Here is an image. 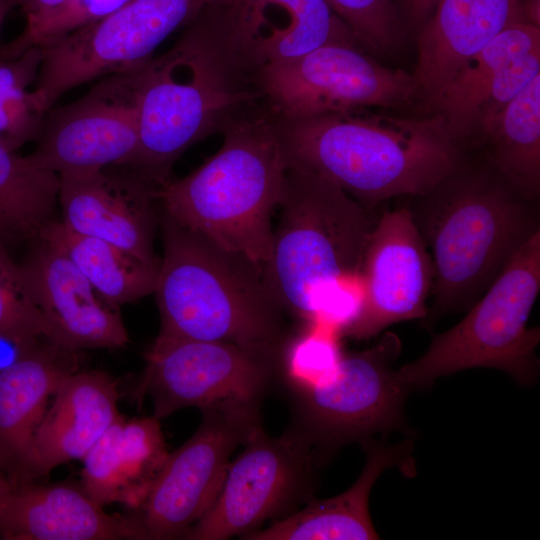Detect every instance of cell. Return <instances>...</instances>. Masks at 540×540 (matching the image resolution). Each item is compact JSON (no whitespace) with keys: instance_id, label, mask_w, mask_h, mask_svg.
<instances>
[{"instance_id":"obj_1","label":"cell","mask_w":540,"mask_h":540,"mask_svg":"<svg viewBox=\"0 0 540 540\" xmlns=\"http://www.w3.org/2000/svg\"><path fill=\"white\" fill-rule=\"evenodd\" d=\"M252 68L236 49L222 0H213L184 26L163 54L135 69L139 129L128 164L159 186L192 145L222 132L240 108L263 98Z\"/></svg>"},{"instance_id":"obj_2","label":"cell","mask_w":540,"mask_h":540,"mask_svg":"<svg viewBox=\"0 0 540 540\" xmlns=\"http://www.w3.org/2000/svg\"><path fill=\"white\" fill-rule=\"evenodd\" d=\"M265 282L283 311L339 333L364 297L362 263L379 215L332 180L286 166Z\"/></svg>"},{"instance_id":"obj_3","label":"cell","mask_w":540,"mask_h":540,"mask_svg":"<svg viewBox=\"0 0 540 540\" xmlns=\"http://www.w3.org/2000/svg\"><path fill=\"white\" fill-rule=\"evenodd\" d=\"M274 120L286 166L332 180L370 210L429 192L464 159L439 113L399 117L357 108Z\"/></svg>"},{"instance_id":"obj_4","label":"cell","mask_w":540,"mask_h":540,"mask_svg":"<svg viewBox=\"0 0 540 540\" xmlns=\"http://www.w3.org/2000/svg\"><path fill=\"white\" fill-rule=\"evenodd\" d=\"M412 219L431 249L435 316L470 309L538 230L535 200L488 160L464 162L423 195L410 196Z\"/></svg>"},{"instance_id":"obj_5","label":"cell","mask_w":540,"mask_h":540,"mask_svg":"<svg viewBox=\"0 0 540 540\" xmlns=\"http://www.w3.org/2000/svg\"><path fill=\"white\" fill-rule=\"evenodd\" d=\"M159 223L163 257L153 294L161 324L154 343L217 341L281 354L285 312L263 267L162 211Z\"/></svg>"},{"instance_id":"obj_6","label":"cell","mask_w":540,"mask_h":540,"mask_svg":"<svg viewBox=\"0 0 540 540\" xmlns=\"http://www.w3.org/2000/svg\"><path fill=\"white\" fill-rule=\"evenodd\" d=\"M221 133L214 155L158 188L160 210L263 267L286 169L274 116L241 115Z\"/></svg>"},{"instance_id":"obj_7","label":"cell","mask_w":540,"mask_h":540,"mask_svg":"<svg viewBox=\"0 0 540 540\" xmlns=\"http://www.w3.org/2000/svg\"><path fill=\"white\" fill-rule=\"evenodd\" d=\"M540 290V230L515 253L501 274L454 327L436 335L425 353L397 370L409 387L470 368L500 369L529 385L538 375L539 327L528 328Z\"/></svg>"},{"instance_id":"obj_8","label":"cell","mask_w":540,"mask_h":540,"mask_svg":"<svg viewBox=\"0 0 540 540\" xmlns=\"http://www.w3.org/2000/svg\"><path fill=\"white\" fill-rule=\"evenodd\" d=\"M399 337L387 332L372 347L342 353L324 381L292 390L293 422L324 463L348 443L371 440L377 433L406 429L403 407L410 391L393 364L400 355Z\"/></svg>"},{"instance_id":"obj_9","label":"cell","mask_w":540,"mask_h":540,"mask_svg":"<svg viewBox=\"0 0 540 540\" xmlns=\"http://www.w3.org/2000/svg\"><path fill=\"white\" fill-rule=\"evenodd\" d=\"M213 0H131L112 14L41 47L33 93L47 113L66 92L101 77L137 69L177 29Z\"/></svg>"},{"instance_id":"obj_10","label":"cell","mask_w":540,"mask_h":540,"mask_svg":"<svg viewBox=\"0 0 540 540\" xmlns=\"http://www.w3.org/2000/svg\"><path fill=\"white\" fill-rule=\"evenodd\" d=\"M243 445L229 463L213 504L183 539L243 536L314 498L317 471L323 463L301 434L288 428L280 437H271L259 425Z\"/></svg>"},{"instance_id":"obj_11","label":"cell","mask_w":540,"mask_h":540,"mask_svg":"<svg viewBox=\"0 0 540 540\" xmlns=\"http://www.w3.org/2000/svg\"><path fill=\"white\" fill-rule=\"evenodd\" d=\"M273 115L308 117L357 108L401 109L421 94L412 74L381 65L355 42H329L258 70Z\"/></svg>"},{"instance_id":"obj_12","label":"cell","mask_w":540,"mask_h":540,"mask_svg":"<svg viewBox=\"0 0 540 540\" xmlns=\"http://www.w3.org/2000/svg\"><path fill=\"white\" fill-rule=\"evenodd\" d=\"M281 354L217 341L153 343L134 397H149L159 420L188 407L261 408L279 379Z\"/></svg>"},{"instance_id":"obj_13","label":"cell","mask_w":540,"mask_h":540,"mask_svg":"<svg viewBox=\"0 0 540 540\" xmlns=\"http://www.w3.org/2000/svg\"><path fill=\"white\" fill-rule=\"evenodd\" d=\"M176 451L169 453L142 504L131 513L144 540H171L208 511L234 450L261 425L260 408H211Z\"/></svg>"},{"instance_id":"obj_14","label":"cell","mask_w":540,"mask_h":540,"mask_svg":"<svg viewBox=\"0 0 540 540\" xmlns=\"http://www.w3.org/2000/svg\"><path fill=\"white\" fill-rule=\"evenodd\" d=\"M29 159L58 175L128 164L139 142L135 69L101 77L81 98L49 109Z\"/></svg>"},{"instance_id":"obj_15","label":"cell","mask_w":540,"mask_h":540,"mask_svg":"<svg viewBox=\"0 0 540 540\" xmlns=\"http://www.w3.org/2000/svg\"><path fill=\"white\" fill-rule=\"evenodd\" d=\"M362 277L361 308L341 334L368 339L392 324L429 315L433 262L407 206L379 215L364 252Z\"/></svg>"},{"instance_id":"obj_16","label":"cell","mask_w":540,"mask_h":540,"mask_svg":"<svg viewBox=\"0 0 540 540\" xmlns=\"http://www.w3.org/2000/svg\"><path fill=\"white\" fill-rule=\"evenodd\" d=\"M159 187L122 164L59 175L61 221L75 232L108 241L159 267L153 243L160 219Z\"/></svg>"},{"instance_id":"obj_17","label":"cell","mask_w":540,"mask_h":540,"mask_svg":"<svg viewBox=\"0 0 540 540\" xmlns=\"http://www.w3.org/2000/svg\"><path fill=\"white\" fill-rule=\"evenodd\" d=\"M19 265L49 341L72 352L126 346L120 308L109 303L62 251L38 238Z\"/></svg>"},{"instance_id":"obj_18","label":"cell","mask_w":540,"mask_h":540,"mask_svg":"<svg viewBox=\"0 0 540 540\" xmlns=\"http://www.w3.org/2000/svg\"><path fill=\"white\" fill-rule=\"evenodd\" d=\"M1 540H144L135 517L105 511L81 485L10 483L0 497Z\"/></svg>"},{"instance_id":"obj_19","label":"cell","mask_w":540,"mask_h":540,"mask_svg":"<svg viewBox=\"0 0 540 540\" xmlns=\"http://www.w3.org/2000/svg\"><path fill=\"white\" fill-rule=\"evenodd\" d=\"M78 353L44 339L0 370V473L8 482L38 481L35 434L49 399L79 370Z\"/></svg>"},{"instance_id":"obj_20","label":"cell","mask_w":540,"mask_h":540,"mask_svg":"<svg viewBox=\"0 0 540 540\" xmlns=\"http://www.w3.org/2000/svg\"><path fill=\"white\" fill-rule=\"evenodd\" d=\"M234 45L256 70L329 42L361 44L325 0H223Z\"/></svg>"},{"instance_id":"obj_21","label":"cell","mask_w":540,"mask_h":540,"mask_svg":"<svg viewBox=\"0 0 540 540\" xmlns=\"http://www.w3.org/2000/svg\"><path fill=\"white\" fill-rule=\"evenodd\" d=\"M528 22L524 0H441L419 30L413 74L432 106L457 71L507 27Z\"/></svg>"},{"instance_id":"obj_22","label":"cell","mask_w":540,"mask_h":540,"mask_svg":"<svg viewBox=\"0 0 540 540\" xmlns=\"http://www.w3.org/2000/svg\"><path fill=\"white\" fill-rule=\"evenodd\" d=\"M169 452L156 417L128 419L119 414L81 459V486L102 506L131 511L147 496Z\"/></svg>"},{"instance_id":"obj_23","label":"cell","mask_w":540,"mask_h":540,"mask_svg":"<svg viewBox=\"0 0 540 540\" xmlns=\"http://www.w3.org/2000/svg\"><path fill=\"white\" fill-rule=\"evenodd\" d=\"M52 398L34 438L37 479L81 460L120 414L117 383L102 371L77 370Z\"/></svg>"},{"instance_id":"obj_24","label":"cell","mask_w":540,"mask_h":540,"mask_svg":"<svg viewBox=\"0 0 540 540\" xmlns=\"http://www.w3.org/2000/svg\"><path fill=\"white\" fill-rule=\"evenodd\" d=\"M366 452L364 468L355 483L343 493L323 499H311L306 506L265 529L243 536L246 540H370L379 539L372 524L368 501L379 476L391 467L413 472L411 443L395 445L374 442L362 444Z\"/></svg>"},{"instance_id":"obj_25","label":"cell","mask_w":540,"mask_h":540,"mask_svg":"<svg viewBox=\"0 0 540 540\" xmlns=\"http://www.w3.org/2000/svg\"><path fill=\"white\" fill-rule=\"evenodd\" d=\"M540 48V27L518 22L503 30L454 75L432 105L462 144L475 134L477 107L501 72L517 58Z\"/></svg>"},{"instance_id":"obj_26","label":"cell","mask_w":540,"mask_h":540,"mask_svg":"<svg viewBox=\"0 0 540 540\" xmlns=\"http://www.w3.org/2000/svg\"><path fill=\"white\" fill-rule=\"evenodd\" d=\"M39 238L62 251L92 286L112 305L135 302L153 294L159 267L93 236L80 234L52 220Z\"/></svg>"},{"instance_id":"obj_27","label":"cell","mask_w":540,"mask_h":540,"mask_svg":"<svg viewBox=\"0 0 540 540\" xmlns=\"http://www.w3.org/2000/svg\"><path fill=\"white\" fill-rule=\"evenodd\" d=\"M487 158L524 196L540 191V74L481 133Z\"/></svg>"},{"instance_id":"obj_28","label":"cell","mask_w":540,"mask_h":540,"mask_svg":"<svg viewBox=\"0 0 540 540\" xmlns=\"http://www.w3.org/2000/svg\"><path fill=\"white\" fill-rule=\"evenodd\" d=\"M59 175L0 142V242H33L53 220Z\"/></svg>"},{"instance_id":"obj_29","label":"cell","mask_w":540,"mask_h":540,"mask_svg":"<svg viewBox=\"0 0 540 540\" xmlns=\"http://www.w3.org/2000/svg\"><path fill=\"white\" fill-rule=\"evenodd\" d=\"M42 62V49L33 46L14 58L0 57V142L16 152L36 141L46 113L33 89Z\"/></svg>"},{"instance_id":"obj_30","label":"cell","mask_w":540,"mask_h":540,"mask_svg":"<svg viewBox=\"0 0 540 540\" xmlns=\"http://www.w3.org/2000/svg\"><path fill=\"white\" fill-rule=\"evenodd\" d=\"M287 340L280 360L279 379L289 391L312 387L327 379L336 369L342 352L338 331L320 324Z\"/></svg>"},{"instance_id":"obj_31","label":"cell","mask_w":540,"mask_h":540,"mask_svg":"<svg viewBox=\"0 0 540 540\" xmlns=\"http://www.w3.org/2000/svg\"><path fill=\"white\" fill-rule=\"evenodd\" d=\"M131 0H67L58 8L26 20L15 39L0 46V57L14 58L33 46H42L78 28L94 23Z\"/></svg>"},{"instance_id":"obj_32","label":"cell","mask_w":540,"mask_h":540,"mask_svg":"<svg viewBox=\"0 0 540 540\" xmlns=\"http://www.w3.org/2000/svg\"><path fill=\"white\" fill-rule=\"evenodd\" d=\"M361 44L390 52L404 38L405 25L393 0H325Z\"/></svg>"},{"instance_id":"obj_33","label":"cell","mask_w":540,"mask_h":540,"mask_svg":"<svg viewBox=\"0 0 540 540\" xmlns=\"http://www.w3.org/2000/svg\"><path fill=\"white\" fill-rule=\"evenodd\" d=\"M0 334L18 338L46 337L42 317L19 264L0 242ZM47 338V337H46Z\"/></svg>"},{"instance_id":"obj_34","label":"cell","mask_w":540,"mask_h":540,"mask_svg":"<svg viewBox=\"0 0 540 540\" xmlns=\"http://www.w3.org/2000/svg\"><path fill=\"white\" fill-rule=\"evenodd\" d=\"M539 74L540 48L531 50L506 67L477 107L475 133H482L505 106Z\"/></svg>"},{"instance_id":"obj_35","label":"cell","mask_w":540,"mask_h":540,"mask_svg":"<svg viewBox=\"0 0 540 540\" xmlns=\"http://www.w3.org/2000/svg\"><path fill=\"white\" fill-rule=\"evenodd\" d=\"M441 0H400L404 25L420 30L429 20Z\"/></svg>"},{"instance_id":"obj_36","label":"cell","mask_w":540,"mask_h":540,"mask_svg":"<svg viewBox=\"0 0 540 540\" xmlns=\"http://www.w3.org/2000/svg\"><path fill=\"white\" fill-rule=\"evenodd\" d=\"M67 0H13L15 7H20L26 20L38 18L58 8Z\"/></svg>"},{"instance_id":"obj_37","label":"cell","mask_w":540,"mask_h":540,"mask_svg":"<svg viewBox=\"0 0 540 540\" xmlns=\"http://www.w3.org/2000/svg\"><path fill=\"white\" fill-rule=\"evenodd\" d=\"M524 12L529 23L540 27V0H524Z\"/></svg>"},{"instance_id":"obj_38","label":"cell","mask_w":540,"mask_h":540,"mask_svg":"<svg viewBox=\"0 0 540 540\" xmlns=\"http://www.w3.org/2000/svg\"><path fill=\"white\" fill-rule=\"evenodd\" d=\"M13 8H15L13 0H0V28Z\"/></svg>"},{"instance_id":"obj_39","label":"cell","mask_w":540,"mask_h":540,"mask_svg":"<svg viewBox=\"0 0 540 540\" xmlns=\"http://www.w3.org/2000/svg\"><path fill=\"white\" fill-rule=\"evenodd\" d=\"M7 485H8V481L0 473V497H1L2 493H3V491L6 489Z\"/></svg>"}]
</instances>
